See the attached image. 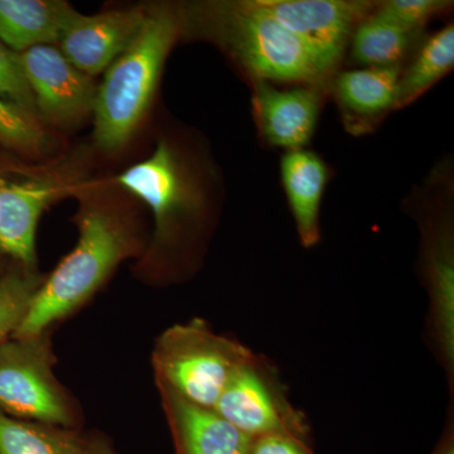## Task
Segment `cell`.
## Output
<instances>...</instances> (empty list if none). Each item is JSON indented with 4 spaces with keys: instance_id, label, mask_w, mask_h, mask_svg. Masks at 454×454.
Masks as SVG:
<instances>
[{
    "instance_id": "30bf717a",
    "label": "cell",
    "mask_w": 454,
    "mask_h": 454,
    "mask_svg": "<svg viewBox=\"0 0 454 454\" xmlns=\"http://www.w3.org/2000/svg\"><path fill=\"white\" fill-rule=\"evenodd\" d=\"M16 57L38 115L50 129L73 128L92 115L98 85L71 64L57 44L32 47Z\"/></svg>"
},
{
    "instance_id": "8fae6325",
    "label": "cell",
    "mask_w": 454,
    "mask_h": 454,
    "mask_svg": "<svg viewBox=\"0 0 454 454\" xmlns=\"http://www.w3.org/2000/svg\"><path fill=\"white\" fill-rule=\"evenodd\" d=\"M336 73L356 27L376 4L361 0H255Z\"/></svg>"
},
{
    "instance_id": "5b68a950",
    "label": "cell",
    "mask_w": 454,
    "mask_h": 454,
    "mask_svg": "<svg viewBox=\"0 0 454 454\" xmlns=\"http://www.w3.org/2000/svg\"><path fill=\"white\" fill-rule=\"evenodd\" d=\"M9 153V152H8ZM94 152L73 146L46 160L0 155V254L37 268L35 231L53 203L74 197L91 179Z\"/></svg>"
},
{
    "instance_id": "4fadbf2b",
    "label": "cell",
    "mask_w": 454,
    "mask_h": 454,
    "mask_svg": "<svg viewBox=\"0 0 454 454\" xmlns=\"http://www.w3.org/2000/svg\"><path fill=\"white\" fill-rule=\"evenodd\" d=\"M145 18L146 5L94 16L79 13L57 47L71 64L95 79L136 40Z\"/></svg>"
},
{
    "instance_id": "4316f807",
    "label": "cell",
    "mask_w": 454,
    "mask_h": 454,
    "mask_svg": "<svg viewBox=\"0 0 454 454\" xmlns=\"http://www.w3.org/2000/svg\"><path fill=\"white\" fill-rule=\"evenodd\" d=\"M9 262H11V260L0 254V274L4 273L5 269L8 268Z\"/></svg>"
},
{
    "instance_id": "8992f818",
    "label": "cell",
    "mask_w": 454,
    "mask_h": 454,
    "mask_svg": "<svg viewBox=\"0 0 454 454\" xmlns=\"http://www.w3.org/2000/svg\"><path fill=\"white\" fill-rule=\"evenodd\" d=\"M254 352L196 318L164 331L153 351L155 382L206 408H215L227 381Z\"/></svg>"
},
{
    "instance_id": "e0dca14e",
    "label": "cell",
    "mask_w": 454,
    "mask_h": 454,
    "mask_svg": "<svg viewBox=\"0 0 454 454\" xmlns=\"http://www.w3.org/2000/svg\"><path fill=\"white\" fill-rule=\"evenodd\" d=\"M280 173L301 243L304 247H315L321 240L319 211L328 182L327 164L309 149L286 152Z\"/></svg>"
},
{
    "instance_id": "5bb4252c",
    "label": "cell",
    "mask_w": 454,
    "mask_h": 454,
    "mask_svg": "<svg viewBox=\"0 0 454 454\" xmlns=\"http://www.w3.org/2000/svg\"><path fill=\"white\" fill-rule=\"evenodd\" d=\"M177 454H250L254 439L215 409L184 399L157 384Z\"/></svg>"
},
{
    "instance_id": "277c9868",
    "label": "cell",
    "mask_w": 454,
    "mask_h": 454,
    "mask_svg": "<svg viewBox=\"0 0 454 454\" xmlns=\"http://www.w3.org/2000/svg\"><path fill=\"white\" fill-rule=\"evenodd\" d=\"M181 37L177 5L146 7L145 25L124 52L107 67L94 106V145L115 153L133 138L153 101L164 62Z\"/></svg>"
},
{
    "instance_id": "6da1fadb",
    "label": "cell",
    "mask_w": 454,
    "mask_h": 454,
    "mask_svg": "<svg viewBox=\"0 0 454 454\" xmlns=\"http://www.w3.org/2000/svg\"><path fill=\"white\" fill-rule=\"evenodd\" d=\"M130 195L114 179L91 178L74 199L79 241L44 278L28 315L12 337L40 336L88 303L121 262L142 258L145 234Z\"/></svg>"
},
{
    "instance_id": "9c48e42d",
    "label": "cell",
    "mask_w": 454,
    "mask_h": 454,
    "mask_svg": "<svg viewBox=\"0 0 454 454\" xmlns=\"http://www.w3.org/2000/svg\"><path fill=\"white\" fill-rule=\"evenodd\" d=\"M432 202L420 215L423 279L429 293L430 343L450 384L454 373V255L450 200ZM446 201V200H444Z\"/></svg>"
},
{
    "instance_id": "7c38bea8",
    "label": "cell",
    "mask_w": 454,
    "mask_h": 454,
    "mask_svg": "<svg viewBox=\"0 0 454 454\" xmlns=\"http://www.w3.org/2000/svg\"><path fill=\"white\" fill-rule=\"evenodd\" d=\"M253 109L260 134L269 145L300 151L309 145L321 113L322 85L277 89L253 80Z\"/></svg>"
},
{
    "instance_id": "d4e9b609",
    "label": "cell",
    "mask_w": 454,
    "mask_h": 454,
    "mask_svg": "<svg viewBox=\"0 0 454 454\" xmlns=\"http://www.w3.org/2000/svg\"><path fill=\"white\" fill-rule=\"evenodd\" d=\"M250 454H315L304 439L291 435H264L254 439Z\"/></svg>"
},
{
    "instance_id": "ac0fdd59",
    "label": "cell",
    "mask_w": 454,
    "mask_h": 454,
    "mask_svg": "<svg viewBox=\"0 0 454 454\" xmlns=\"http://www.w3.org/2000/svg\"><path fill=\"white\" fill-rule=\"evenodd\" d=\"M0 454H118L103 439L74 428L29 422L0 411Z\"/></svg>"
},
{
    "instance_id": "3957f363",
    "label": "cell",
    "mask_w": 454,
    "mask_h": 454,
    "mask_svg": "<svg viewBox=\"0 0 454 454\" xmlns=\"http://www.w3.org/2000/svg\"><path fill=\"white\" fill-rule=\"evenodd\" d=\"M181 37L220 47L250 79L324 85L334 74L255 0H219L177 5Z\"/></svg>"
},
{
    "instance_id": "603a6c76",
    "label": "cell",
    "mask_w": 454,
    "mask_h": 454,
    "mask_svg": "<svg viewBox=\"0 0 454 454\" xmlns=\"http://www.w3.org/2000/svg\"><path fill=\"white\" fill-rule=\"evenodd\" d=\"M450 5L446 0H389L379 3L373 12L403 31L418 35L433 17Z\"/></svg>"
},
{
    "instance_id": "44dd1931",
    "label": "cell",
    "mask_w": 454,
    "mask_h": 454,
    "mask_svg": "<svg viewBox=\"0 0 454 454\" xmlns=\"http://www.w3.org/2000/svg\"><path fill=\"white\" fill-rule=\"evenodd\" d=\"M0 145L9 153L41 160L56 154L57 139L38 116L0 97Z\"/></svg>"
},
{
    "instance_id": "d6986e66",
    "label": "cell",
    "mask_w": 454,
    "mask_h": 454,
    "mask_svg": "<svg viewBox=\"0 0 454 454\" xmlns=\"http://www.w3.org/2000/svg\"><path fill=\"white\" fill-rule=\"evenodd\" d=\"M453 65L454 27L447 25L424 42L411 65L402 71L396 109L411 106L422 97L452 70Z\"/></svg>"
},
{
    "instance_id": "484cf974",
    "label": "cell",
    "mask_w": 454,
    "mask_h": 454,
    "mask_svg": "<svg viewBox=\"0 0 454 454\" xmlns=\"http://www.w3.org/2000/svg\"><path fill=\"white\" fill-rule=\"evenodd\" d=\"M432 454H454L453 419H450V423H448V429L444 432L441 443L433 450Z\"/></svg>"
},
{
    "instance_id": "7a4b0ae2",
    "label": "cell",
    "mask_w": 454,
    "mask_h": 454,
    "mask_svg": "<svg viewBox=\"0 0 454 454\" xmlns=\"http://www.w3.org/2000/svg\"><path fill=\"white\" fill-rule=\"evenodd\" d=\"M148 206L154 232L140 267L153 278H169L195 253L212 210L205 167L175 139L158 140L153 153L113 178Z\"/></svg>"
},
{
    "instance_id": "ffe728a7",
    "label": "cell",
    "mask_w": 454,
    "mask_h": 454,
    "mask_svg": "<svg viewBox=\"0 0 454 454\" xmlns=\"http://www.w3.org/2000/svg\"><path fill=\"white\" fill-rule=\"evenodd\" d=\"M415 38L417 35L403 31L372 12L352 35L351 57L356 64L366 67L400 65Z\"/></svg>"
},
{
    "instance_id": "2e32d148",
    "label": "cell",
    "mask_w": 454,
    "mask_h": 454,
    "mask_svg": "<svg viewBox=\"0 0 454 454\" xmlns=\"http://www.w3.org/2000/svg\"><path fill=\"white\" fill-rule=\"evenodd\" d=\"M77 14L64 0H0V41L13 52L59 44Z\"/></svg>"
},
{
    "instance_id": "52a82bcc",
    "label": "cell",
    "mask_w": 454,
    "mask_h": 454,
    "mask_svg": "<svg viewBox=\"0 0 454 454\" xmlns=\"http://www.w3.org/2000/svg\"><path fill=\"white\" fill-rule=\"evenodd\" d=\"M46 333L0 343V411L17 419L74 428L80 411L57 380Z\"/></svg>"
},
{
    "instance_id": "9a60e30c",
    "label": "cell",
    "mask_w": 454,
    "mask_h": 454,
    "mask_svg": "<svg viewBox=\"0 0 454 454\" xmlns=\"http://www.w3.org/2000/svg\"><path fill=\"white\" fill-rule=\"evenodd\" d=\"M402 65L364 67L337 74L333 92L348 130L367 133L396 110Z\"/></svg>"
},
{
    "instance_id": "7402d4cb",
    "label": "cell",
    "mask_w": 454,
    "mask_h": 454,
    "mask_svg": "<svg viewBox=\"0 0 454 454\" xmlns=\"http://www.w3.org/2000/svg\"><path fill=\"white\" fill-rule=\"evenodd\" d=\"M44 278L37 268L12 260L0 274V343L13 336L25 321Z\"/></svg>"
},
{
    "instance_id": "cb8c5ba5",
    "label": "cell",
    "mask_w": 454,
    "mask_h": 454,
    "mask_svg": "<svg viewBox=\"0 0 454 454\" xmlns=\"http://www.w3.org/2000/svg\"><path fill=\"white\" fill-rule=\"evenodd\" d=\"M0 97L40 118L31 89L22 73V68L18 64L16 52L5 47L2 41H0Z\"/></svg>"
},
{
    "instance_id": "ba28073f",
    "label": "cell",
    "mask_w": 454,
    "mask_h": 454,
    "mask_svg": "<svg viewBox=\"0 0 454 454\" xmlns=\"http://www.w3.org/2000/svg\"><path fill=\"white\" fill-rule=\"evenodd\" d=\"M214 409L253 439L274 434L309 438L306 419L289 403L276 370L255 354L232 373Z\"/></svg>"
}]
</instances>
